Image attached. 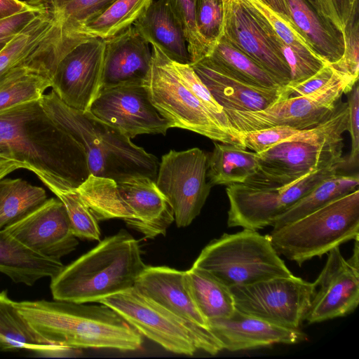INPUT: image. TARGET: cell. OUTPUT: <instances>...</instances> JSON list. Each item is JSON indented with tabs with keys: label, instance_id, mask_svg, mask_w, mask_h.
<instances>
[{
	"label": "cell",
	"instance_id": "cell-1",
	"mask_svg": "<svg viewBox=\"0 0 359 359\" xmlns=\"http://www.w3.org/2000/svg\"><path fill=\"white\" fill-rule=\"evenodd\" d=\"M0 156L20 163L48 188L77 189L90 175L83 146L40 100L0 111Z\"/></svg>",
	"mask_w": 359,
	"mask_h": 359
},
{
	"label": "cell",
	"instance_id": "cell-2",
	"mask_svg": "<svg viewBox=\"0 0 359 359\" xmlns=\"http://www.w3.org/2000/svg\"><path fill=\"white\" fill-rule=\"evenodd\" d=\"M32 328L48 342L71 351L139 349L142 335L108 306L65 301L14 302Z\"/></svg>",
	"mask_w": 359,
	"mask_h": 359
},
{
	"label": "cell",
	"instance_id": "cell-3",
	"mask_svg": "<svg viewBox=\"0 0 359 359\" xmlns=\"http://www.w3.org/2000/svg\"><path fill=\"white\" fill-rule=\"evenodd\" d=\"M139 242L122 229L51 278L54 300L98 302L133 287L146 268Z\"/></svg>",
	"mask_w": 359,
	"mask_h": 359
},
{
	"label": "cell",
	"instance_id": "cell-4",
	"mask_svg": "<svg viewBox=\"0 0 359 359\" xmlns=\"http://www.w3.org/2000/svg\"><path fill=\"white\" fill-rule=\"evenodd\" d=\"M40 102L49 116L83 147L90 175L120 182L134 176L156 182L159 162L118 129L89 111L69 107L52 91Z\"/></svg>",
	"mask_w": 359,
	"mask_h": 359
},
{
	"label": "cell",
	"instance_id": "cell-5",
	"mask_svg": "<svg viewBox=\"0 0 359 359\" xmlns=\"http://www.w3.org/2000/svg\"><path fill=\"white\" fill-rule=\"evenodd\" d=\"M77 191L98 221L122 219L146 238L165 236L175 220L166 198L148 177L116 182L90 175Z\"/></svg>",
	"mask_w": 359,
	"mask_h": 359
},
{
	"label": "cell",
	"instance_id": "cell-6",
	"mask_svg": "<svg viewBox=\"0 0 359 359\" xmlns=\"http://www.w3.org/2000/svg\"><path fill=\"white\" fill-rule=\"evenodd\" d=\"M276 252L302 266L359 236V189L269 233Z\"/></svg>",
	"mask_w": 359,
	"mask_h": 359
},
{
	"label": "cell",
	"instance_id": "cell-7",
	"mask_svg": "<svg viewBox=\"0 0 359 359\" xmlns=\"http://www.w3.org/2000/svg\"><path fill=\"white\" fill-rule=\"evenodd\" d=\"M192 266L210 273L229 287L292 275L274 250L269 234L249 229L212 240Z\"/></svg>",
	"mask_w": 359,
	"mask_h": 359
},
{
	"label": "cell",
	"instance_id": "cell-8",
	"mask_svg": "<svg viewBox=\"0 0 359 359\" xmlns=\"http://www.w3.org/2000/svg\"><path fill=\"white\" fill-rule=\"evenodd\" d=\"M151 102L170 128L186 129L222 143L242 144L226 131L182 82L172 61L151 45V61L144 81Z\"/></svg>",
	"mask_w": 359,
	"mask_h": 359
},
{
	"label": "cell",
	"instance_id": "cell-9",
	"mask_svg": "<svg viewBox=\"0 0 359 359\" xmlns=\"http://www.w3.org/2000/svg\"><path fill=\"white\" fill-rule=\"evenodd\" d=\"M356 83L336 70L331 81L313 94L282 99L259 111H224L231 130L238 137L240 133L275 126L306 129L325 120L334 110L341 95L349 93Z\"/></svg>",
	"mask_w": 359,
	"mask_h": 359
},
{
	"label": "cell",
	"instance_id": "cell-10",
	"mask_svg": "<svg viewBox=\"0 0 359 359\" xmlns=\"http://www.w3.org/2000/svg\"><path fill=\"white\" fill-rule=\"evenodd\" d=\"M344 165L325 168L288 184L257 187L232 184L226 189L229 202L227 226L257 231L271 226L321 181L339 172Z\"/></svg>",
	"mask_w": 359,
	"mask_h": 359
},
{
	"label": "cell",
	"instance_id": "cell-11",
	"mask_svg": "<svg viewBox=\"0 0 359 359\" xmlns=\"http://www.w3.org/2000/svg\"><path fill=\"white\" fill-rule=\"evenodd\" d=\"M343 147V138L281 142L257 154V170L243 184L277 187L329 166L342 164L344 167Z\"/></svg>",
	"mask_w": 359,
	"mask_h": 359
},
{
	"label": "cell",
	"instance_id": "cell-12",
	"mask_svg": "<svg viewBox=\"0 0 359 359\" xmlns=\"http://www.w3.org/2000/svg\"><path fill=\"white\" fill-rule=\"evenodd\" d=\"M236 309L281 326L298 329L311 305L316 287L293 274L230 287Z\"/></svg>",
	"mask_w": 359,
	"mask_h": 359
},
{
	"label": "cell",
	"instance_id": "cell-13",
	"mask_svg": "<svg viewBox=\"0 0 359 359\" xmlns=\"http://www.w3.org/2000/svg\"><path fill=\"white\" fill-rule=\"evenodd\" d=\"M208 155L199 148L170 150L161 157L156 184L174 213L178 227L191 224L209 196L207 181Z\"/></svg>",
	"mask_w": 359,
	"mask_h": 359
},
{
	"label": "cell",
	"instance_id": "cell-14",
	"mask_svg": "<svg viewBox=\"0 0 359 359\" xmlns=\"http://www.w3.org/2000/svg\"><path fill=\"white\" fill-rule=\"evenodd\" d=\"M134 287L177 318L195 337L198 350L211 355L223 350L196 304L186 271L147 266Z\"/></svg>",
	"mask_w": 359,
	"mask_h": 359
},
{
	"label": "cell",
	"instance_id": "cell-15",
	"mask_svg": "<svg viewBox=\"0 0 359 359\" xmlns=\"http://www.w3.org/2000/svg\"><path fill=\"white\" fill-rule=\"evenodd\" d=\"M98 303L112 309L141 335L168 351L192 355L198 350L195 337L177 318L134 287Z\"/></svg>",
	"mask_w": 359,
	"mask_h": 359
},
{
	"label": "cell",
	"instance_id": "cell-16",
	"mask_svg": "<svg viewBox=\"0 0 359 359\" xmlns=\"http://www.w3.org/2000/svg\"><path fill=\"white\" fill-rule=\"evenodd\" d=\"M88 111L130 139L141 134L165 135L170 128L153 105L144 84L103 88Z\"/></svg>",
	"mask_w": 359,
	"mask_h": 359
},
{
	"label": "cell",
	"instance_id": "cell-17",
	"mask_svg": "<svg viewBox=\"0 0 359 359\" xmlns=\"http://www.w3.org/2000/svg\"><path fill=\"white\" fill-rule=\"evenodd\" d=\"M104 50V39L90 38L74 46L59 62L51 87L69 107L89 111L101 90Z\"/></svg>",
	"mask_w": 359,
	"mask_h": 359
},
{
	"label": "cell",
	"instance_id": "cell-18",
	"mask_svg": "<svg viewBox=\"0 0 359 359\" xmlns=\"http://www.w3.org/2000/svg\"><path fill=\"white\" fill-rule=\"evenodd\" d=\"M326 263L313 283L316 290L306 316L309 324L348 315L359 303V266L344 259L339 246L327 252Z\"/></svg>",
	"mask_w": 359,
	"mask_h": 359
},
{
	"label": "cell",
	"instance_id": "cell-19",
	"mask_svg": "<svg viewBox=\"0 0 359 359\" xmlns=\"http://www.w3.org/2000/svg\"><path fill=\"white\" fill-rule=\"evenodd\" d=\"M4 229L30 250L53 259L60 260L79 244L72 233L67 210L58 198L47 199Z\"/></svg>",
	"mask_w": 359,
	"mask_h": 359
},
{
	"label": "cell",
	"instance_id": "cell-20",
	"mask_svg": "<svg viewBox=\"0 0 359 359\" xmlns=\"http://www.w3.org/2000/svg\"><path fill=\"white\" fill-rule=\"evenodd\" d=\"M220 36L270 73L282 87L290 82L285 60L274 50L255 15L243 0H223Z\"/></svg>",
	"mask_w": 359,
	"mask_h": 359
},
{
	"label": "cell",
	"instance_id": "cell-21",
	"mask_svg": "<svg viewBox=\"0 0 359 359\" xmlns=\"http://www.w3.org/2000/svg\"><path fill=\"white\" fill-rule=\"evenodd\" d=\"M210 332L223 349L238 351L276 344H294L307 336L294 329L272 323L236 309L229 316L208 323Z\"/></svg>",
	"mask_w": 359,
	"mask_h": 359
},
{
	"label": "cell",
	"instance_id": "cell-22",
	"mask_svg": "<svg viewBox=\"0 0 359 359\" xmlns=\"http://www.w3.org/2000/svg\"><path fill=\"white\" fill-rule=\"evenodd\" d=\"M104 41L101 90L125 84H143L150 68L151 50L135 27Z\"/></svg>",
	"mask_w": 359,
	"mask_h": 359
},
{
	"label": "cell",
	"instance_id": "cell-23",
	"mask_svg": "<svg viewBox=\"0 0 359 359\" xmlns=\"http://www.w3.org/2000/svg\"><path fill=\"white\" fill-rule=\"evenodd\" d=\"M190 65L223 109L259 111L282 99L283 87L266 88L248 84L215 68L203 58Z\"/></svg>",
	"mask_w": 359,
	"mask_h": 359
},
{
	"label": "cell",
	"instance_id": "cell-24",
	"mask_svg": "<svg viewBox=\"0 0 359 359\" xmlns=\"http://www.w3.org/2000/svg\"><path fill=\"white\" fill-rule=\"evenodd\" d=\"M63 40L60 27L53 15L41 10L0 51V76L21 64L56 55Z\"/></svg>",
	"mask_w": 359,
	"mask_h": 359
},
{
	"label": "cell",
	"instance_id": "cell-25",
	"mask_svg": "<svg viewBox=\"0 0 359 359\" xmlns=\"http://www.w3.org/2000/svg\"><path fill=\"white\" fill-rule=\"evenodd\" d=\"M133 26L149 43L156 46L171 60L191 63L184 31L166 0L153 1Z\"/></svg>",
	"mask_w": 359,
	"mask_h": 359
},
{
	"label": "cell",
	"instance_id": "cell-26",
	"mask_svg": "<svg viewBox=\"0 0 359 359\" xmlns=\"http://www.w3.org/2000/svg\"><path fill=\"white\" fill-rule=\"evenodd\" d=\"M65 266L60 260L42 256L0 229V272L16 283L32 286L37 280L56 276Z\"/></svg>",
	"mask_w": 359,
	"mask_h": 359
},
{
	"label": "cell",
	"instance_id": "cell-27",
	"mask_svg": "<svg viewBox=\"0 0 359 359\" xmlns=\"http://www.w3.org/2000/svg\"><path fill=\"white\" fill-rule=\"evenodd\" d=\"M50 56L18 65L0 76V111L40 100L52 86Z\"/></svg>",
	"mask_w": 359,
	"mask_h": 359
},
{
	"label": "cell",
	"instance_id": "cell-28",
	"mask_svg": "<svg viewBox=\"0 0 359 359\" xmlns=\"http://www.w3.org/2000/svg\"><path fill=\"white\" fill-rule=\"evenodd\" d=\"M19 350L50 356L71 351L54 345L39 335L19 312L7 291L3 290L0 292V351Z\"/></svg>",
	"mask_w": 359,
	"mask_h": 359
},
{
	"label": "cell",
	"instance_id": "cell-29",
	"mask_svg": "<svg viewBox=\"0 0 359 359\" xmlns=\"http://www.w3.org/2000/svg\"><path fill=\"white\" fill-rule=\"evenodd\" d=\"M292 20L325 62L333 64L344 50L343 35L325 23L306 0H285Z\"/></svg>",
	"mask_w": 359,
	"mask_h": 359
},
{
	"label": "cell",
	"instance_id": "cell-30",
	"mask_svg": "<svg viewBox=\"0 0 359 359\" xmlns=\"http://www.w3.org/2000/svg\"><path fill=\"white\" fill-rule=\"evenodd\" d=\"M257 167V153L234 144L215 143L208 158L207 178L212 187L244 183Z\"/></svg>",
	"mask_w": 359,
	"mask_h": 359
},
{
	"label": "cell",
	"instance_id": "cell-31",
	"mask_svg": "<svg viewBox=\"0 0 359 359\" xmlns=\"http://www.w3.org/2000/svg\"><path fill=\"white\" fill-rule=\"evenodd\" d=\"M358 174L348 175L339 172L325 178L276 218L271 226L273 230L278 229L358 189Z\"/></svg>",
	"mask_w": 359,
	"mask_h": 359
},
{
	"label": "cell",
	"instance_id": "cell-32",
	"mask_svg": "<svg viewBox=\"0 0 359 359\" xmlns=\"http://www.w3.org/2000/svg\"><path fill=\"white\" fill-rule=\"evenodd\" d=\"M114 1L29 0L27 2L53 15L60 27L62 37L74 43H79L86 40L79 36L81 27Z\"/></svg>",
	"mask_w": 359,
	"mask_h": 359
},
{
	"label": "cell",
	"instance_id": "cell-33",
	"mask_svg": "<svg viewBox=\"0 0 359 359\" xmlns=\"http://www.w3.org/2000/svg\"><path fill=\"white\" fill-rule=\"evenodd\" d=\"M203 59L215 68L248 84L266 88L282 87L270 73L222 38L214 43Z\"/></svg>",
	"mask_w": 359,
	"mask_h": 359
},
{
	"label": "cell",
	"instance_id": "cell-34",
	"mask_svg": "<svg viewBox=\"0 0 359 359\" xmlns=\"http://www.w3.org/2000/svg\"><path fill=\"white\" fill-rule=\"evenodd\" d=\"M196 304L207 323L231 316L236 310L230 287L210 273L192 266L186 271Z\"/></svg>",
	"mask_w": 359,
	"mask_h": 359
},
{
	"label": "cell",
	"instance_id": "cell-35",
	"mask_svg": "<svg viewBox=\"0 0 359 359\" xmlns=\"http://www.w3.org/2000/svg\"><path fill=\"white\" fill-rule=\"evenodd\" d=\"M153 0H115L79 31L82 39H107L133 25Z\"/></svg>",
	"mask_w": 359,
	"mask_h": 359
},
{
	"label": "cell",
	"instance_id": "cell-36",
	"mask_svg": "<svg viewBox=\"0 0 359 359\" xmlns=\"http://www.w3.org/2000/svg\"><path fill=\"white\" fill-rule=\"evenodd\" d=\"M46 191L18 179L0 180V229L20 220L46 202Z\"/></svg>",
	"mask_w": 359,
	"mask_h": 359
},
{
	"label": "cell",
	"instance_id": "cell-37",
	"mask_svg": "<svg viewBox=\"0 0 359 359\" xmlns=\"http://www.w3.org/2000/svg\"><path fill=\"white\" fill-rule=\"evenodd\" d=\"M243 1L269 25L283 43L304 55L321 59L290 17L273 11L262 0Z\"/></svg>",
	"mask_w": 359,
	"mask_h": 359
},
{
	"label": "cell",
	"instance_id": "cell-38",
	"mask_svg": "<svg viewBox=\"0 0 359 359\" xmlns=\"http://www.w3.org/2000/svg\"><path fill=\"white\" fill-rule=\"evenodd\" d=\"M64 204L73 234L76 238L100 241L98 220L85 203L76 189L48 188Z\"/></svg>",
	"mask_w": 359,
	"mask_h": 359
},
{
	"label": "cell",
	"instance_id": "cell-39",
	"mask_svg": "<svg viewBox=\"0 0 359 359\" xmlns=\"http://www.w3.org/2000/svg\"><path fill=\"white\" fill-rule=\"evenodd\" d=\"M172 13L179 21L187 42L191 63H194L209 52V47L198 32L196 23V0H166Z\"/></svg>",
	"mask_w": 359,
	"mask_h": 359
},
{
	"label": "cell",
	"instance_id": "cell-40",
	"mask_svg": "<svg viewBox=\"0 0 359 359\" xmlns=\"http://www.w3.org/2000/svg\"><path fill=\"white\" fill-rule=\"evenodd\" d=\"M173 66L187 88L209 110L219 125L228 133L240 140L231 130L223 108L216 102L210 90L196 74L190 64L172 61Z\"/></svg>",
	"mask_w": 359,
	"mask_h": 359
},
{
	"label": "cell",
	"instance_id": "cell-41",
	"mask_svg": "<svg viewBox=\"0 0 359 359\" xmlns=\"http://www.w3.org/2000/svg\"><path fill=\"white\" fill-rule=\"evenodd\" d=\"M223 16V0H196V23L197 30L201 37L208 46L209 51L220 36Z\"/></svg>",
	"mask_w": 359,
	"mask_h": 359
},
{
	"label": "cell",
	"instance_id": "cell-42",
	"mask_svg": "<svg viewBox=\"0 0 359 359\" xmlns=\"http://www.w3.org/2000/svg\"><path fill=\"white\" fill-rule=\"evenodd\" d=\"M323 20L343 35L348 22L358 16V0H314Z\"/></svg>",
	"mask_w": 359,
	"mask_h": 359
},
{
	"label": "cell",
	"instance_id": "cell-43",
	"mask_svg": "<svg viewBox=\"0 0 359 359\" xmlns=\"http://www.w3.org/2000/svg\"><path fill=\"white\" fill-rule=\"evenodd\" d=\"M344 50L341 57L331 64L334 69L353 80L358 81L359 72V20H351L343 34Z\"/></svg>",
	"mask_w": 359,
	"mask_h": 359
},
{
	"label": "cell",
	"instance_id": "cell-44",
	"mask_svg": "<svg viewBox=\"0 0 359 359\" xmlns=\"http://www.w3.org/2000/svg\"><path fill=\"white\" fill-rule=\"evenodd\" d=\"M299 130L287 126H275L240 133L239 138L243 148L250 149L259 154L276 144L289 140Z\"/></svg>",
	"mask_w": 359,
	"mask_h": 359
},
{
	"label": "cell",
	"instance_id": "cell-45",
	"mask_svg": "<svg viewBox=\"0 0 359 359\" xmlns=\"http://www.w3.org/2000/svg\"><path fill=\"white\" fill-rule=\"evenodd\" d=\"M335 72L336 70L331 64H326L306 80L296 84L284 86L282 99L313 94L325 87L333 78Z\"/></svg>",
	"mask_w": 359,
	"mask_h": 359
},
{
	"label": "cell",
	"instance_id": "cell-46",
	"mask_svg": "<svg viewBox=\"0 0 359 359\" xmlns=\"http://www.w3.org/2000/svg\"><path fill=\"white\" fill-rule=\"evenodd\" d=\"M348 109V129L351 140L350 154L345 160L344 167H357L359 160V88L356 83L349 92L347 102Z\"/></svg>",
	"mask_w": 359,
	"mask_h": 359
},
{
	"label": "cell",
	"instance_id": "cell-47",
	"mask_svg": "<svg viewBox=\"0 0 359 359\" xmlns=\"http://www.w3.org/2000/svg\"><path fill=\"white\" fill-rule=\"evenodd\" d=\"M40 11L41 10L32 6L10 18L0 20V42L11 40L23 30Z\"/></svg>",
	"mask_w": 359,
	"mask_h": 359
},
{
	"label": "cell",
	"instance_id": "cell-48",
	"mask_svg": "<svg viewBox=\"0 0 359 359\" xmlns=\"http://www.w3.org/2000/svg\"><path fill=\"white\" fill-rule=\"evenodd\" d=\"M32 6L20 0H0V20L10 18Z\"/></svg>",
	"mask_w": 359,
	"mask_h": 359
},
{
	"label": "cell",
	"instance_id": "cell-49",
	"mask_svg": "<svg viewBox=\"0 0 359 359\" xmlns=\"http://www.w3.org/2000/svg\"><path fill=\"white\" fill-rule=\"evenodd\" d=\"M19 168H23L20 163L0 156V180Z\"/></svg>",
	"mask_w": 359,
	"mask_h": 359
},
{
	"label": "cell",
	"instance_id": "cell-50",
	"mask_svg": "<svg viewBox=\"0 0 359 359\" xmlns=\"http://www.w3.org/2000/svg\"><path fill=\"white\" fill-rule=\"evenodd\" d=\"M273 11L290 17L285 0H262Z\"/></svg>",
	"mask_w": 359,
	"mask_h": 359
},
{
	"label": "cell",
	"instance_id": "cell-51",
	"mask_svg": "<svg viewBox=\"0 0 359 359\" xmlns=\"http://www.w3.org/2000/svg\"><path fill=\"white\" fill-rule=\"evenodd\" d=\"M306 1L315 9L314 0H306Z\"/></svg>",
	"mask_w": 359,
	"mask_h": 359
},
{
	"label": "cell",
	"instance_id": "cell-52",
	"mask_svg": "<svg viewBox=\"0 0 359 359\" xmlns=\"http://www.w3.org/2000/svg\"><path fill=\"white\" fill-rule=\"evenodd\" d=\"M11 41V40H10ZM8 41H4V42H0V51L4 48V46H6V44L8 43Z\"/></svg>",
	"mask_w": 359,
	"mask_h": 359
}]
</instances>
